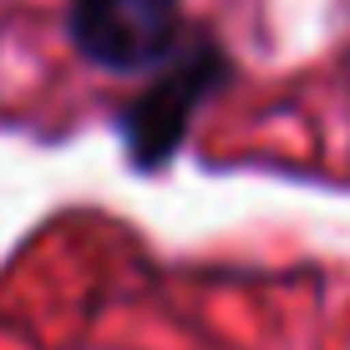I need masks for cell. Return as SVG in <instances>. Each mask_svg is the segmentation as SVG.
Wrapping results in <instances>:
<instances>
[{
    "label": "cell",
    "instance_id": "cell-2",
    "mask_svg": "<svg viewBox=\"0 0 350 350\" xmlns=\"http://www.w3.org/2000/svg\"><path fill=\"white\" fill-rule=\"evenodd\" d=\"M66 41L81 62L117 77L163 71L188 41L183 0H71Z\"/></svg>",
    "mask_w": 350,
    "mask_h": 350
},
{
    "label": "cell",
    "instance_id": "cell-1",
    "mask_svg": "<svg viewBox=\"0 0 350 350\" xmlns=\"http://www.w3.org/2000/svg\"><path fill=\"white\" fill-rule=\"evenodd\" d=\"M228 81H234V62L224 46L213 36H188L183 51L163 71H152V81L117 112V137L127 148V163L137 173H163L183 152L198 107Z\"/></svg>",
    "mask_w": 350,
    "mask_h": 350
}]
</instances>
